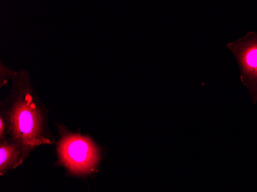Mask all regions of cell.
<instances>
[{
    "mask_svg": "<svg viewBox=\"0 0 257 192\" xmlns=\"http://www.w3.org/2000/svg\"><path fill=\"white\" fill-rule=\"evenodd\" d=\"M12 80V89L6 102L9 129L24 158L33 148L52 141L45 133L42 108L28 73L21 71Z\"/></svg>",
    "mask_w": 257,
    "mask_h": 192,
    "instance_id": "obj_1",
    "label": "cell"
},
{
    "mask_svg": "<svg viewBox=\"0 0 257 192\" xmlns=\"http://www.w3.org/2000/svg\"><path fill=\"white\" fill-rule=\"evenodd\" d=\"M58 153L61 162L74 174L90 173L99 161V150L95 143L88 137L76 134L62 138Z\"/></svg>",
    "mask_w": 257,
    "mask_h": 192,
    "instance_id": "obj_2",
    "label": "cell"
},
{
    "mask_svg": "<svg viewBox=\"0 0 257 192\" xmlns=\"http://www.w3.org/2000/svg\"><path fill=\"white\" fill-rule=\"evenodd\" d=\"M23 160V151L15 143L4 141L0 146V170L4 174L7 170L16 167Z\"/></svg>",
    "mask_w": 257,
    "mask_h": 192,
    "instance_id": "obj_3",
    "label": "cell"
},
{
    "mask_svg": "<svg viewBox=\"0 0 257 192\" xmlns=\"http://www.w3.org/2000/svg\"><path fill=\"white\" fill-rule=\"evenodd\" d=\"M17 72L9 69L7 66H4L3 63L0 65V82L1 87L4 86V83H7L9 79H14V76L17 75Z\"/></svg>",
    "mask_w": 257,
    "mask_h": 192,
    "instance_id": "obj_4",
    "label": "cell"
},
{
    "mask_svg": "<svg viewBox=\"0 0 257 192\" xmlns=\"http://www.w3.org/2000/svg\"><path fill=\"white\" fill-rule=\"evenodd\" d=\"M246 63L249 69H257V48H253L246 53Z\"/></svg>",
    "mask_w": 257,
    "mask_h": 192,
    "instance_id": "obj_5",
    "label": "cell"
},
{
    "mask_svg": "<svg viewBox=\"0 0 257 192\" xmlns=\"http://www.w3.org/2000/svg\"><path fill=\"white\" fill-rule=\"evenodd\" d=\"M6 130V124L4 122V119L3 118V117H1L0 118V136L1 138L4 137V132H5Z\"/></svg>",
    "mask_w": 257,
    "mask_h": 192,
    "instance_id": "obj_6",
    "label": "cell"
}]
</instances>
